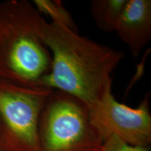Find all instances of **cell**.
<instances>
[{"label":"cell","mask_w":151,"mask_h":151,"mask_svg":"<svg viewBox=\"0 0 151 151\" xmlns=\"http://www.w3.org/2000/svg\"><path fill=\"white\" fill-rule=\"evenodd\" d=\"M88 109L80 99L52 90L39 118V151H99L104 141L90 121Z\"/></svg>","instance_id":"3"},{"label":"cell","mask_w":151,"mask_h":151,"mask_svg":"<svg viewBox=\"0 0 151 151\" xmlns=\"http://www.w3.org/2000/svg\"><path fill=\"white\" fill-rule=\"evenodd\" d=\"M52 90L0 80V151H39V118Z\"/></svg>","instance_id":"4"},{"label":"cell","mask_w":151,"mask_h":151,"mask_svg":"<svg viewBox=\"0 0 151 151\" xmlns=\"http://www.w3.org/2000/svg\"><path fill=\"white\" fill-rule=\"evenodd\" d=\"M46 22L27 0L0 1V80L43 87L52 62L42 37Z\"/></svg>","instance_id":"2"},{"label":"cell","mask_w":151,"mask_h":151,"mask_svg":"<svg viewBox=\"0 0 151 151\" xmlns=\"http://www.w3.org/2000/svg\"><path fill=\"white\" fill-rule=\"evenodd\" d=\"M150 92L137 108L120 103L113 95L111 87L102 97L89 107L92 125L103 141L116 136L134 146L150 147L151 113Z\"/></svg>","instance_id":"5"},{"label":"cell","mask_w":151,"mask_h":151,"mask_svg":"<svg viewBox=\"0 0 151 151\" xmlns=\"http://www.w3.org/2000/svg\"><path fill=\"white\" fill-rule=\"evenodd\" d=\"M114 32L132 56L139 55L151 39L150 0H127Z\"/></svg>","instance_id":"6"},{"label":"cell","mask_w":151,"mask_h":151,"mask_svg":"<svg viewBox=\"0 0 151 151\" xmlns=\"http://www.w3.org/2000/svg\"><path fill=\"white\" fill-rule=\"evenodd\" d=\"M150 148L131 146L116 136H111L104 141L99 151H150Z\"/></svg>","instance_id":"9"},{"label":"cell","mask_w":151,"mask_h":151,"mask_svg":"<svg viewBox=\"0 0 151 151\" xmlns=\"http://www.w3.org/2000/svg\"><path fill=\"white\" fill-rule=\"evenodd\" d=\"M33 4L40 14L46 15L52 22L65 26L68 29L78 32L70 13L58 0H34Z\"/></svg>","instance_id":"8"},{"label":"cell","mask_w":151,"mask_h":151,"mask_svg":"<svg viewBox=\"0 0 151 151\" xmlns=\"http://www.w3.org/2000/svg\"><path fill=\"white\" fill-rule=\"evenodd\" d=\"M42 37L52 58L43 87L73 96L88 108L112 87L111 73L123 59V52L54 22H45Z\"/></svg>","instance_id":"1"},{"label":"cell","mask_w":151,"mask_h":151,"mask_svg":"<svg viewBox=\"0 0 151 151\" xmlns=\"http://www.w3.org/2000/svg\"><path fill=\"white\" fill-rule=\"evenodd\" d=\"M127 0H92L90 11L96 25L104 32H111Z\"/></svg>","instance_id":"7"}]
</instances>
